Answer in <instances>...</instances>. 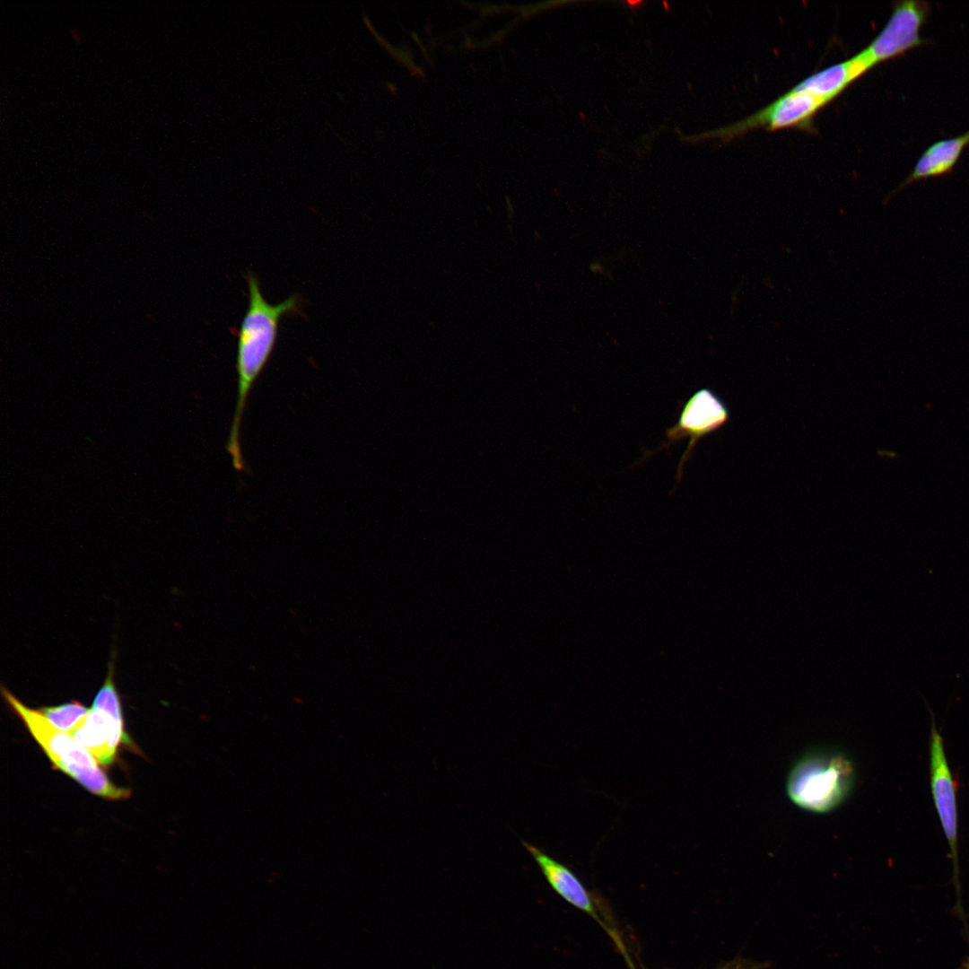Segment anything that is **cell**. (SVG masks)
I'll use <instances>...</instances> for the list:
<instances>
[{
	"label": "cell",
	"mask_w": 969,
	"mask_h": 969,
	"mask_svg": "<svg viewBox=\"0 0 969 969\" xmlns=\"http://www.w3.org/2000/svg\"><path fill=\"white\" fill-rule=\"evenodd\" d=\"M746 967L743 965V962H738V963L733 962V963H730V964L727 965L726 966H724L723 968H720V969H746Z\"/></svg>",
	"instance_id": "5bb4252c"
},
{
	"label": "cell",
	"mask_w": 969,
	"mask_h": 969,
	"mask_svg": "<svg viewBox=\"0 0 969 969\" xmlns=\"http://www.w3.org/2000/svg\"><path fill=\"white\" fill-rule=\"evenodd\" d=\"M551 887L564 900L598 919L591 897L578 877L564 864L541 849L523 842Z\"/></svg>",
	"instance_id": "9c48e42d"
},
{
	"label": "cell",
	"mask_w": 969,
	"mask_h": 969,
	"mask_svg": "<svg viewBox=\"0 0 969 969\" xmlns=\"http://www.w3.org/2000/svg\"><path fill=\"white\" fill-rule=\"evenodd\" d=\"M39 711L54 727L70 733L84 719L90 709L79 702L72 701L57 706L43 707Z\"/></svg>",
	"instance_id": "7c38bea8"
},
{
	"label": "cell",
	"mask_w": 969,
	"mask_h": 969,
	"mask_svg": "<svg viewBox=\"0 0 969 969\" xmlns=\"http://www.w3.org/2000/svg\"><path fill=\"white\" fill-rule=\"evenodd\" d=\"M70 734L103 765L112 764L120 745L128 742L124 719L93 707Z\"/></svg>",
	"instance_id": "ba28073f"
},
{
	"label": "cell",
	"mask_w": 969,
	"mask_h": 969,
	"mask_svg": "<svg viewBox=\"0 0 969 969\" xmlns=\"http://www.w3.org/2000/svg\"><path fill=\"white\" fill-rule=\"evenodd\" d=\"M969 145V130L955 137L930 144L916 162L912 172L896 191L915 181L949 174Z\"/></svg>",
	"instance_id": "8fae6325"
},
{
	"label": "cell",
	"mask_w": 969,
	"mask_h": 969,
	"mask_svg": "<svg viewBox=\"0 0 969 969\" xmlns=\"http://www.w3.org/2000/svg\"><path fill=\"white\" fill-rule=\"evenodd\" d=\"M1 692L55 768L97 796L110 800L130 796L128 789L112 783L97 760L69 732L54 727L39 710L26 706L6 688Z\"/></svg>",
	"instance_id": "7a4b0ae2"
},
{
	"label": "cell",
	"mask_w": 969,
	"mask_h": 969,
	"mask_svg": "<svg viewBox=\"0 0 969 969\" xmlns=\"http://www.w3.org/2000/svg\"><path fill=\"white\" fill-rule=\"evenodd\" d=\"M961 969H969V957L963 961Z\"/></svg>",
	"instance_id": "9a60e30c"
},
{
	"label": "cell",
	"mask_w": 969,
	"mask_h": 969,
	"mask_svg": "<svg viewBox=\"0 0 969 969\" xmlns=\"http://www.w3.org/2000/svg\"><path fill=\"white\" fill-rule=\"evenodd\" d=\"M872 68L873 66L859 52L848 60L809 75L794 87L829 103Z\"/></svg>",
	"instance_id": "30bf717a"
},
{
	"label": "cell",
	"mask_w": 969,
	"mask_h": 969,
	"mask_svg": "<svg viewBox=\"0 0 969 969\" xmlns=\"http://www.w3.org/2000/svg\"><path fill=\"white\" fill-rule=\"evenodd\" d=\"M930 13V6L925 1L895 2L884 28L860 52L874 67L926 44V40L921 37V29Z\"/></svg>",
	"instance_id": "8992f818"
},
{
	"label": "cell",
	"mask_w": 969,
	"mask_h": 969,
	"mask_svg": "<svg viewBox=\"0 0 969 969\" xmlns=\"http://www.w3.org/2000/svg\"><path fill=\"white\" fill-rule=\"evenodd\" d=\"M854 778V766L845 754L834 749H815L803 755L792 766L787 792L799 807L826 813L845 800Z\"/></svg>",
	"instance_id": "3957f363"
},
{
	"label": "cell",
	"mask_w": 969,
	"mask_h": 969,
	"mask_svg": "<svg viewBox=\"0 0 969 969\" xmlns=\"http://www.w3.org/2000/svg\"><path fill=\"white\" fill-rule=\"evenodd\" d=\"M930 737V784L932 799L954 863L956 885L958 886V817L956 789L946 755L944 740L938 731L931 710Z\"/></svg>",
	"instance_id": "52a82bcc"
},
{
	"label": "cell",
	"mask_w": 969,
	"mask_h": 969,
	"mask_svg": "<svg viewBox=\"0 0 969 969\" xmlns=\"http://www.w3.org/2000/svg\"><path fill=\"white\" fill-rule=\"evenodd\" d=\"M249 305L240 323L237 342V400L226 450L237 471L245 469L240 448V425L247 399L275 349L279 323L286 314L301 313V299L292 294L281 303L271 304L263 296L258 278L246 275Z\"/></svg>",
	"instance_id": "6da1fadb"
},
{
	"label": "cell",
	"mask_w": 969,
	"mask_h": 969,
	"mask_svg": "<svg viewBox=\"0 0 969 969\" xmlns=\"http://www.w3.org/2000/svg\"><path fill=\"white\" fill-rule=\"evenodd\" d=\"M112 664H109L108 676L95 695L92 707L101 710L114 717L123 718L121 701L117 691Z\"/></svg>",
	"instance_id": "4fadbf2b"
},
{
	"label": "cell",
	"mask_w": 969,
	"mask_h": 969,
	"mask_svg": "<svg viewBox=\"0 0 969 969\" xmlns=\"http://www.w3.org/2000/svg\"><path fill=\"white\" fill-rule=\"evenodd\" d=\"M729 418V411L722 399L710 388H700L683 404L677 423L666 430L665 440L660 446L646 452L644 458L688 438V446L677 465V481L679 482L684 466L690 459L699 440L723 427Z\"/></svg>",
	"instance_id": "5b68a950"
},
{
	"label": "cell",
	"mask_w": 969,
	"mask_h": 969,
	"mask_svg": "<svg viewBox=\"0 0 969 969\" xmlns=\"http://www.w3.org/2000/svg\"><path fill=\"white\" fill-rule=\"evenodd\" d=\"M828 103L805 91L791 88L766 107L744 119L713 131L709 137L732 140L752 130L764 128L811 129L815 116Z\"/></svg>",
	"instance_id": "277c9868"
}]
</instances>
